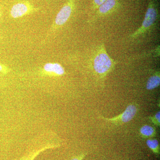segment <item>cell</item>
<instances>
[{
  "mask_svg": "<svg viewBox=\"0 0 160 160\" xmlns=\"http://www.w3.org/2000/svg\"><path fill=\"white\" fill-rule=\"evenodd\" d=\"M117 62L109 55L104 44L98 46L96 50L93 59V68L95 73L101 79L106 77L114 69Z\"/></svg>",
  "mask_w": 160,
  "mask_h": 160,
  "instance_id": "6da1fadb",
  "label": "cell"
},
{
  "mask_svg": "<svg viewBox=\"0 0 160 160\" xmlns=\"http://www.w3.org/2000/svg\"><path fill=\"white\" fill-rule=\"evenodd\" d=\"M158 17L156 0H149L145 18L139 28L129 36L131 39H135L145 34L153 28Z\"/></svg>",
  "mask_w": 160,
  "mask_h": 160,
  "instance_id": "7a4b0ae2",
  "label": "cell"
},
{
  "mask_svg": "<svg viewBox=\"0 0 160 160\" xmlns=\"http://www.w3.org/2000/svg\"><path fill=\"white\" fill-rule=\"evenodd\" d=\"M75 0H68L58 12L51 26V30L54 31L64 26L71 17L75 9Z\"/></svg>",
  "mask_w": 160,
  "mask_h": 160,
  "instance_id": "3957f363",
  "label": "cell"
},
{
  "mask_svg": "<svg viewBox=\"0 0 160 160\" xmlns=\"http://www.w3.org/2000/svg\"><path fill=\"white\" fill-rule=\"evenodd\" d=\"M138 110V104L132 103L127 106L125 111L117 116L112 118H106L102 116L101 118L116 126H119L129 122L133 119Z\"/></svg>",
  "mask_w": 160,
  "mask_h": 160,
  "instance_id": "277c9868",
  "label": "cell"
},
{
  "mask_svg": "<svg viewBox=\"0 0 160 160\" xmlns=\"http://www.w3.org/2000/svg\"><path fill=\"white\" fill-rule=\"evenodd\" d=\"M38 9L29 1H20L14 4L11 7L10 16L13 18H18L36 12Z\"/></svg>",
  "mask_w": 160,
  "mask_h": 160,
  "instance_id": "5b68a950",
  "label": "cell"
},
{
  "mask_svg": "<svg viewBox=\"0 0 160 160\" xmlns=\"http://www.w3.org/2000/svg\"><path fill=\"white\" fill-rule=\"evenodd\" d=\"M66 74L65 69L59 63L48 62L43 66L38 71L40 76L59 77Z\"/></svg>",
  "mask_w": 160,
  "mask_h": 160,
  "instance_id": "8992f818",
  "label": "cell"
},
{
  "mask_svg": "<svg viewBox=\"0 0 160 160\" xmlns=\"http://www.w3.org/2000/svg\"><path fill=\"white\" fill-rule=\"evenodd\" d=\"M118 0H107L95 11L94 15L90 20L93 22L100 18L106 16L112 13L118 8Z\"/></svg>",
  "mask_w": 160,
  "mask_h": 160,
  "instance_id": "52a82bcc",
  "label": "cell"
},
{
  "mask_svg": "<svg viewBox=\"0 0 160 160\" xmlns=\"http://www.w3.org/2000/svg\"><path fill=\"white\" fill-rule=\"evenodd\" d=\"M60 146L59 144H49V145H46L42 148H40L38 149H35V150H33V151L30 152L28 154L24 156L18 160H33L40 153L48 149L57 148Z\"/></svg>",
  "mask_w": 160,
  "mask_h": 160,
  "instance_id": "ba28073f",
  "label": "cell"
},
{
  "mask_svg": "<svg viewBox=\"0 0 160 160\" xmlns=\"http://www.w3.org/2000/svg\"><path fill=\"white\" fill-rule=\"evenodd\" d=\"M140 136L144 139L154 138L157 135V130L155 127L149 125H144L139 129Z\"/></svg>",
  "mask_w": 160,
  "mask_h": 160,
  "instance_id": "9c48e42d",
  "label": "cell"
},
{
  "mask_svg": "<svg viewBox=\"0 0 160 160\" xmlns=\"http://www.w3.org/2000/svg\"><path fill=\"white\" fill-rule=\"evenodd\" d=\"M160 84V72L157 71L148 79L146 83V88L148 90H153L159 86Z\"/></svg>",
  "mask_w": 160,
  "mask_h": 160,
  "instance_id": "30bf717a",
  "label": "cell"
},
{
  "mask_svg": "<svg viewBox=\"0 0 160 160\" xmlns=\"http://www.w3.org/2000/svg\"><path fill=\"white\" fill-rule=\"evenodd\" d=\"M146 145L155 154H160V145L158 141L156 139H149L146 141Z\"/></svg>",
  "mask_w": 160,
  "mask_h": 160,
  "instance_id": "8fae6325",
  "label": "cell"
},
{
  "mask_svg": "<svg viewBox=\"0 0 160 160\" xmlns=\"http://www.w3.org/2000/svg\"><path fill=\"white\" fill-rule=\"evenodd\" d=\"M160 55V46H158L157 48L155 49H152L151 51H149V52H146V53H143V54L138 56L137 58H143L146 57H158Z\"/></svg>",
  "mask_w": 160,
  "mask_h": 160,
  "instance_id": "7c38bea8",
  "label": "cell"
},
{
  "mask_svg": "<svg viewBox=\"0 0 160 160\" xmlns=\"http://www.w3.org/2000/svg\"><path fill=\"white\" fill-rule=\"evenodd\" d=\"M148 119L152 124L157 126L160 127V111H158L152 116H149Z\"/></svg>",
  "mask_w": 160,
  "mask_h": 160,
  "instance_id": "4fadbf2b",
  "label": "cell"
},
{
  "mask_svg": "<svg viewBox=\"0 0 160 160\" xmlns=\"http://www.w3.org/2000/svg\"><path fill=\"white\" fill-rule=\"evenodd\" d=\"M107 0H93L92 8L93 11H96L103 3Z\"/></svg>",
  "mask_w": 160,
  "mask_h": 160,
  "instance_id": "5bb4252c",
  "label": "cell"
},
{
  "mask_svg": "<svg viewBox=\"0 0 160 160\" xmlns=\"http://www.w3.org/2000/svg\"><path fill=\"white\" fill-rule=\"evenodd\" d=\"M11 71V69L8 66L0 63V76L8 74Z\"/></svg>",
  "mask_w": 160,
  "mask_h": 160,
  "instance_id": "9a60e30c",
  "label": "cell"
},
{
  "mask_svg": "<svg viewBox=\"0 0 160 160\" xmlns=\"http://www.w3.org/2000/svg\"><path fill=\"white\" fill-rule=\"evenodd\" d=\"M87 154V153H82V154L76 156L71 159V160H83Z\"/></svg>",
  "mask_w": 160,
  "mask_h": 160,
  "instance_id": "2e32d148",
  "label": "cell"
},
{
  "mask_svg": "<svg viewBox=\"0 0 160 160\" xmlns=\"http://www.w3.org/2000/svg\"><path fill=\"white\" fill-rule=\"evenodd\" d=\"M2 15V6L0 5V18L1 17Z\"/></svg>",
  "mask_w": 160,
  "mask_h": 160,
  "instance_id": "e0dca14e",
  "label": "cell"
}]
</instances>
